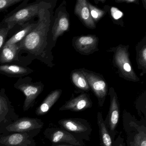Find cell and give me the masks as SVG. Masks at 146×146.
<instances>
[{
    "mask_svg": "<svg viewBox=\"0 0 146 146\" xmlns=\"http://www.w3.org/2000/svg\"><path fill=\"white\" fill-rule=\"evenodd\" d=\"M19 42L8 46H4L0 52V64H16L23 65L19 58Z\"/></svg>",
    "mask_w": 146,
    "mask_h": 146,
    "instance_id": "cell-14",
    "label": "cell"
},
{
    "mask_svg": "<svg viewBox=\"0 0 146 146\" xmlns=\"http://www.w3.org/2000/svg\"><path fill=\"white\" fill-rule=\"evenodd\" d=\"M97 42V37L94 36H87L78 37L75 44L78 51L88 53L95 49Z\"/></svg>",
    "mask_w": 146,
    "mask_h": 146,
    "instance_id": "cell-18",
    "label": "cell"
},
{
    "mask_svg": "<svg viewBox=\"0 0 146 146\" xmlns=\"http://www.w3.org/2000/svg\"><path fill=\"white\" fill-rule=\"evenodd\" d=\"M139 63L145 67L146 62V48L145 46L142 49L139 54Z\"/></svg>",
    "mask_w": 146,
    "mask_h": 146,
    "instance_id": "cell-27",
    "label": "cell"
},
{
    "mask_svg": "<svg viewBox=\"0 0 146 146\" xmlns=\"http://www.w3.org/2000/svg\"><path fill=\"white\" fill-rule=\"evenodd\" d=\"M110 106L109 112L105 123L111 137L114 136L119 118V105L116 93L113 89L109 91Z\"/></svg>",
    "mask_w": 146,
    "mask_h": 146,
    "instance_id": "cell-8",
    "label": "cell"
},
{
    "mask_svg": "<svg viewBox=\"0 0 146 146\" xmlns=\"http://www.w3.org/2000/svg\"><path fill=\"white\" fill-rule=\"evenodd\" d=\"M118 146H124V145H123V143H120L119 144V145H118Z\"/></svg>",
    "mask_w": 146,
    "mask_h": 146,
    "instance_id": "cell-30",
    "label": "cell"
},
{
    "mask_svg": "<svg viewBox=\"0 0 146 146\" xmlns=\"http://www.w3.org/2000/svg\"><path fill=\"white\" fill-rule=\"evenodd\" d=\"M10 30H11L7 27L0 28V52L5 46L6 39Z\"/></svg>",
    "mask_w": 146,
    "mask_h": 146,
    "instance_id": "cell-25",
    "label": "cell"
},
{
    "mask_svg": "<svg viewBox=\"0 0 146 146\" xmlns=\"http://www.w3.org/2000/svg\"><path fill=\"white\" fill-rule=\"evenodd\" d=\"M11 102L5 93V89L0 90V128L7 126L19 119Z\"/></svg>",
    "mask_w": 146,
    "mask_h": 146,
    "instance_id": "cell-5",
    "label": "cell"
},
{
    "mask_svg": "<svg viewBox=\"0 0 146 146\" xmlns=\"http://www.w3.org/2000/svg\"><path fill=\"white\" fill-rule=\"evenodd\" d=\"M97 123L99 126L100 140L102 146H113L112 138L103 119L102 113L99 112L97 114Z\"/></svg>",
    "mask_w": 146,
    "mask_h": 146,
    "instance_id": "cell-20",
    "label": "cell"
},
{
    "mask_svg": "<svg viewBox=\"0 0 146 146\" xmlns=\"http://www.w3.org/2000/svg\"><path fill=\"white\" fill-rule=\"evenodd\" d=\"M111 15L115 20H118L123 17V13L116 7H112L111 9Z\"/></svg>",
    "mask_w": 146,
    "mask_h": 146,
    "instance_id": "cell-26",
    "label": "cell"
},
{
    "mask_svg": "<svg viewBox=\"0 0 146 146\" xmlns=\"http://www.w3.org/2000/svg\"><path fill=\"white\" fill-rule=\"evenodd\" d=\"M22 1L23 0H0V12L5 11L9 7Z\"/></svg>",
    "mask_w": 146,
    "mask_h": 146,
    "instance_id": "cell-24",
    "label": "cell"
},
{
    "mask_svg": "<svg viewBox=\"0 0 146 146\" xmlns=\"http://www.w3.org/2000/svg\"><path fill=\"white\" fill-rule=\"evenodd\" d=\"M74 146V145H66V144H64V145H57V144H53L52 146Z\"/></svg>",
    "mask_w": 146,
    "mask_h": 146,
    "instance_id": "cell-29",
    "label": "cell"
},
{
    "mask_svg": "<svg viewBox=\"0 0 146 146\" xmlns=\"http://www.w3.org/2000/svg\"><path fill=\"white\" fill-rule=\"evenodd\" d=\"M0 146H36L34 137L26 133L0 134Z\"/></svg>",
    "mask_w": 146,
    "mask_h": 146,
    "instance_id": "cell-7",
    "label": "cell"
},
{
    "mask_svg": "<svg viewBox=\"0 0 146 146\" xmlns=\"http://www.w3.org/2000/svg\"><path fill=\"white\" fill-rule=\"evenodd\" d=\"M44 136L53 144L66 143L74 146H82L83 142L71 133L65 130L56 128H47L45 131Z\"/></svg>",
    "mask_w": 146,
    "mask_h": 146,
    "instance_id": "cell-6",
    "label": "cell"
},
{
    "mask_svg": "<svg viewBox=\"0 0 146 146\" xmlns=\"http://www.w3.org/2000/svg\"><path fill=\"white\" fill-rule=\"evenodd\" d=\"M117 2H127V3H131V2H135V1L134 0H125V1H117Z\"/></svg>",
    "mask_w": 146,
    "mask_h": 146,
    "instance_id": "cell-28",
    "label": "cell"
},
{
    "mask_svg": "<svg viewBox=\"0 0 146 146\" xmlns=\"http://www.w3.org/2000/svg\"><path fill=\"white\" fill-rule=\"evenodd\" d=\"M37 25V22L35 23H27L21 26V28L17 33L14 34L6 42L5 46L13 45L21 42L26 36L28 35Z\"/></svg>",
    "mask_w": 146,
    "mask_h": 146,
    "instance_id": "cell-19",
    "label": "cell"
},
{
    "mask_svg": "<svg viewBox=\"0 0 146 146\" xmlns=\"http://www.w3.org/2000/svg\"><path fill=\"white\" fill-rule=\"evenodd\" d=\"M72 79L74 84L79 89L84 90H89V85L82 72H73L72 74Z\"/></svg>",
    "mask_w": 146,
    "mask_h": 146,
    "instance_id": "cell-21",
    "label": "cell"
},
{
    "mask_svg": "<svg viewBox=\"0 0 146 146\" xmlns=\"http://www.w3.org/2000/svg\"><path fill=\"white\" fill-rule=\"evenodd\" d=\"M34 72L29 67L16 64L0 65V74L8 77L21 78Z\"/></svg>",
    "mask_w": 146,
    "mask_h": 146,
    "instance_id": "cell-13",
    "label": "cell"
},
{
    "mask_svg": "<svg viewBox=\"0 0 146 146\" xmlns=\"http://www.w3.org/2000/svg\"><path fill=\"white\" fill-rule=\"evenodd\" d=\"M115 60L120 71L124 76L135 80L136 76L132 69L127 51L124 48H118L115 54Z\"/></svg>",
    "mask_w": 146,
    "mask_h": 146,
    "instance_id": "cell-12",
    "label": "cell"
},
{
    "mask_svg": "<svg viewBox=\"0 0 146 146\" xmlns=\"http://www.w3.org/2000/svg\"><path fill=\"white\" fill-rule=\"evenodd\" d=\"M29 0L23 1L17 8L9 13L3 19L1 23L5 24L10 30L16 25L22 26L36 16H38L41 10L51 7V5L45 1L36 0L28 5Z\"/></svg>",
    "mask_w": 146,
    "mask_h": 146,
    "instance_id": "cell-2",
    "label": "cell"
},
{
    "mask_svg": "<svg viewBox=\"0 0 146 146\" xmlns=\"http://www.w3.org/2000/svg\"><path fill=\"white\" fill-rule=\"evenodd\" d=\"M50 8L40 11L38 15L37 25L19 42V58L23 54H26L20 60L24 66L35 59L48 66L50 65L48 47V32L51 22Z\"/></svg>",
    "mask_w": 146,
    "mask_h": 146,
    "instance_id": "cell-1",
    "label": "cell"
},
{
    "mask_svg": "<svg viewBox=\"0 0 146 146\" xmlns=\"http://www.w3.org/2000/svg\"><path fill=\"white\" fill-rule=\"evenodd\" d=\"M131 146H146V133L145 131H140L134 137Z\"/></svg>",
    "mask_w": 146,
    "mask_h": 146,
    "instance_id": "cell-22",
    "label": "cell"
},
{
    "mask_svg": "<svg viewBox=\"0 0 146 146\" xmlns=\"http://www.w3.org/2000/svg\"><path fill=\"white\" fill-rule=\"evenodd\" d=\"M88 6L91 17L94 21H99L105 14V12L103 11L98 9L97 7L90 5L89 3H88Z\"/></svg>",
    "mask_w": 146,
    "mask_h": 146,
    "instance_id": "cell-23",
    "label": "cell"
},
{
    "mask_svg": "<svg viewBox=\"0 0 146 146\" xmlns=\"http://www.w3.org/2000/svg\"><path fill=\"white\" fill-rule=\"evenodd\" d=\"M58 123L65 130L80 135H89L91 131L89 123L82 119H63L60 120Z\"/></svg>",
    "mask_w": 146,
    "mask_h": 146,
    "instance_id": "cell-10",
    "label": "cell"
},
{
    "mask_svg": "<svg viewBox=\"0 0 146 146\" xmlns=\"http://www.w3.org/2000/svg\"><path fill=\"white\" fill-rule=\"evenodd\" d=\"M75 12L87 27L90 29L96 28L95 23L91 17L88 3L86 0H79L77 1Z\"/></svg>",
    "mask_w": 146,
    "mask_h": 146,
    "instance_id": "cell-15",
    "label": "cell"
},
{
    "mask_svg": "<svg viewBox=\"0 0 146 146\" xmlns=\"http://www.w3.org/2000/svg\"><path fill=\"white\" fill-rule=\"evenodd\" d=\"M44 126L42 119L37 118L23 117L7 126L0 128V134L26 133L33 137L37 136Z\"/></svg>",
    "mask_w": 146,
    "mask_h": 146,
    "instance_id": "cell-4",
    "label": "cell"
},
{
    "mask_svg": "<svg viewBox=\"0 0 146 146\" xmlns=\"http://www.w3.org/2000/svg\"><path fill=\"white\" fill-rule=\"evenodd\" d=\"M62 93V90H55L49 93L36 108L35 113L37 116H42L46 114L59 99Z\"/></svg>",
    "mask_w": 146,
    "mask_h": 146,
    "instance_id": "cell-17",
    "label": "cell"
},
{
    "mask_svg": "<svg viewBox=\"0 0 146 146\" xmlns=\"http://www.w3.org/2000/svg\"><path fill=\"white\" fill-rule=\"evenodd\" d=\"M92 106V101L89 96L86 94H82L66 102L60 107L59 110L79 112L90 108Z\"/></svg>",
    "mask_w": 146,
    "mask_h": 146,
    "instance_id": "cell-11",
    "label": "cell"
},
{
    "mask_svg": "<svg viewBox=\"0 0 146 146\" xmlns=\"http://www.w3.org/2000/svg\"><path fill=\"white\" fill-rule=\"evenodd\" d=\"M70 26L69 19L65 13L59 11L52 29V40L55 41L59 36L68 30Z\"/></svg>",
    "mask_w": 146,
    "mask_h": 146,
    "instance_id": "cell-16",
    "label": "cell"
},
{
    "mask_svg": "<svg viewBox=\"0 0 146 146\" xmlns=\"http://www.w3.org/2000/svg\"><path fill=\"white\" fill-rule=\"evenodd\" d=\"M82 72L87 79L89 85L98 98L99 106L102 107L107 94V86L106 82L94 73L85 71Z\"/></svg>",
    "mask_w": 146,
    "mask_h": 146,
    "instance_id": "cell-9",
    "label": "cell"
},
{
    "mask_svg": "<svg viewBox=\"0 0 146 146\" xmlns=\"http://www.w3.org/2000/svg\"><path fill=\"white\" fill-rule=\"evenodd\" d=\"M14 87L25 96L23 110L25 112L34 106L36 98L44 90V85L41 81L34 82L31 78L26 76L19 78L14 84Z\"/></svg>",
    "mask_w": 146,
    "mask_h": 146,
    "instance_id": "cell-3",
    "label": "cell"
}]
</instances>
